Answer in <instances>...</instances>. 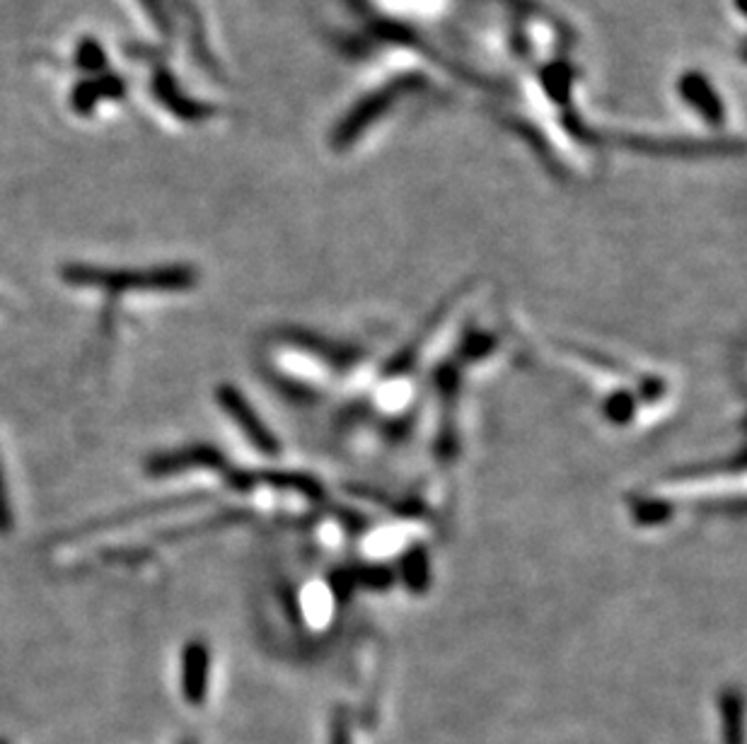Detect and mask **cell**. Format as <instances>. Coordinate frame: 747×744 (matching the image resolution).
Wrapping results in <instances>:
<instances>
[{
	"mask_svg": "<svg viewBox=\"0 0 747 744\" xmlns=\"http://www.w3.org/2000/svg\"><path fill=\"white\" fill-rule=\"evenodd\" d=\"M146 12L150 18H153L156 27L158 30L165 34V37H172V18H170V12L168 8H165V0H141Z\"/></svg>",
	"mask_w": 747,
	"mask_h": 744,
	"instance_id": "13",
	"label": "cell"
},
{
	"mask_svg": "<svg viewBox=\"0 0 747 744\" xmlns=\"http://www.w3.org/2000/svg\"><path fill=\"white\" fill-rule=\"evenodd\" d=\"M76 66L82 70V73H88V78L104 73L109 61H107V53L100 41H97L94 37H82L76 49Z\"/></svg>",
	"mask_w": 747,
	"mask_h": 744,
	"instance_id": "8",
	"label": "cell"
},
{
	"mask_svg": "<svg viewBox=\"0 0 747 744\" xmlns=\"http://www.w3.org/2000/svg\"><path fill=\"white\" fill-rule=\"evenodd\" d=\"M189 469H228V462L223 453L213 445H189V447H179V450L172 453H160L153 455L146 462V474L148 476H175Z\"/></svg>",
	"mask_w": 747,
	"mask_h": 744,
	"instance_id": "4",
	"label": "cell"
},
{
	"mask_svg": "<svg viewBox=\"0 0 747 744\" xmlns=\"http://www.w3.org/2000/svg\"><path fill=\"white\" fill-rule=\"evenodd\" d=\"M94 80L97 88H100L102 100H123V97H127V80L112 73V70H104V73L94 76Z\"/></svg>",
	"mask_w": 747,
	"mask_h": 744,
	"instance_id": "11",
	"label": "cell"
},
{
	"mask_svg": "<svg viewBox=\"0 0 747 744\" xmlns=\"http://www.w3.org/2000/svg\"><path fill=\"white\" fill-rule=\"evenodd\" d=\"M209 677H211L209 643L193 638L185 645L182 667H179L182 694L191 706H201L206 696H209Z\"/></svg>",
	"mask_w": 747,
	"mask_h": 744,
	"instance_id": "6",
	"label": "cell"
},
{
	"mask_svg": "<svg viewBox=\"0 0 747 744\" xmlns=\"http://www.w3.org/2000/svg\"><path fill=\"white\" fill-rule=\"evenodd\" d=\"M0 744H10V742H8V740H3V737H0Z\"/></svg>",
	"mask_w": 747,
	"mask_h": 744,
	"instance_id": "15",
	"label": "cell"
},
{
	"mask_svg": "<svg viewBox=\"0 0 747 744\" xmlns=\"http://www.w3.org/2000/svg\"><path fill=\"white\" fill-rule=\"evenodd\" d=\"M331 744H351L349 727H346L343 718H337L335 727H331Z\"/></svg>",
	"mask_w": 747,
	"mask_h": 744,
	"instance_id": "14",
	"label": "cell"
},
{
	"mask_svg": "<svg viewBox=\"0 0 747 744\" xmlns=\"http://www.w3.org/2000/svg\"><path fill=\"white\" fill-rule=\"evenodd\" d=\"M182 744H197V742H193V740H187V742H182Z\"/></svg>",
	"mask_w": 747,
	"mask_h": 744,
	"instance_id": "16",
	"label": "cell"
},
{
	"mask_svg": "<svg viewBox=\"0 0 747 744\" xmlns=\"http://www.w3.org/2000/svg\"><path fill=\"white\" fill-rule=\"evenodd\" d=\"M414 82H417V78L395 80L387 88H382L378 92H372L370 97H366V100L361 102V107H356L351 111V115L343 119V123L339 126V131L335 133V146L337 148H349L353 143V140L358 136H361L372 121H376L378 117H382L385 111L392 107V102L397 100V97H402L405 92L417 88V86H414Z\"/></svg>",
	"mask_w": 747,
	"mask_h": 744,
	"instance_id": "2",
	"label": "cell"
},
{
	"mask_svg": "<svg viewBox=\"0 0 747 744\" xmlns=\"http://www.w3.org/2000/svg\"><path fill=\"white\" fill-rule=\"evenodd\" d=\"M12 525H16V515H12L8 484H6V476H3V465H0V537L10 535Z\"/></svg>",
	"mask_w": 747,
	"mask_h": 744,
	"instance_id": "12",
	"label": "cell"
},
{
	"mask_svg": "<svg viewBox=\"0 0 747 744\" xmlns=\"http://www.w3.org/2000/svg\"><path fill=\"white\" fill-rule=\"evenodd\" d=\"M680 92H683L685 100L691 107H695L709 123H721L724 121L721 100H718V95L714 92L711 82L704 78L701 73H687L680 80Z\"/></svg>",
	"mask_w": 747,
	"mask_h": 744,
	"instance_id": "7",
	"label": "cell"
},
{
	"mask_svg": "<svg viewBox=\"0 0 747 744\" xmlns=\"http://www.w3.org/2000/svg\"><path fill=\"white\" fill-rule=\"evenodd\" d=\"M61 278L76 288H102L109 292L127 290H191L199 284V274L189 264L150 266V269H107V266L66 264Z\"/></svg>",
	"mask_w": 747,
	"mask_h": 744,
	"instance_id": "1",
	"label": "cell"
},
{
	"mask_svg": "<svg viewBox=\"0 0 747 744\" xmlns=\"http://www.w3.org/2000/svg\"><path fill=\"white\" fill-rule=\"evenodd\" d=\"M100 100H102V95H100V88H97V80L86 78V80H80L71 92V109L78 117H90Z\"/></svg>",
	"mask_w": 747,
	"mask_h": 744,
	"instance_id": "10",
	"label": "cell"
},
{
	"mask_svg": "<svg viewBox=\"0 0 747 744\" xmlns=\"http://www.w3.org/2000/svg\"><path fill=\"white\" fill-rule=\"evenodd\" d=\"M721 718H724V737L726 744H740V696L726 692L721 698Z\"/></svg>",
	"mask_w": 747,
	"mask_h": 744,
	"instance_id": "9",
	"label": "cell"
},
{
	"mask_svg": "<svg viewBox=\"0 0 747 744\" xmlns=\"http://www.w3.org/2000/svg\"><path fill=\"white\" fill-rule=\"evenodd\" d=\"M216 399L220 406H223V411L235 420V426L242 430L245 438L252 443L259 453L276 455V450H279V443H276L273 433L269 430L265 420L257 416L252 404L242 397V391L238 387L220 385L216 389Z\"/></svg>",
	"mask_w": 747,
	"mask_h": 744,
	"instance_id": "3",
	"label": "cell"
},
{
	"mask_svg": "<svg viewBox=\"0 0 747 744\" xmlns=\"http://www.w3.org/2000/svg\"><path fill=\"white\" fill-rule=\"evenodd\" d=\"M150 90H153V97L165 109L172 111L177 119L189 121V123H199L203 119H209L216 111L209 102H199V100H193V97H189L187 92H182L177 78L170 73V68H165L160 63L153 70V78H150Z\"/></svg>",
	"mask_w": 747,
	"mask_h": 744,
	"instance_id": "5",
	"label": "cell"
}]
</instances>
